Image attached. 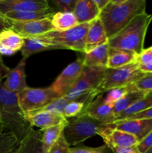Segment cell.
I'll return each instance as SVG.
<instances>
[{"label":"cell","instance_id":"1","mask_svg":"<svg viewBox=\"0 0 152 153\" xmlns=\"http://www.w3.org/2000/svg\"><path fill=\"white\" fill-rule=\"evenodd\" d=\"M145 0H110L98 17L110 38L125 28L135 16L145 12Z\"/></svg>","mask_w":152,"mask_h":153},{"label":"cell","instance_id":"2","mask_svg":"<svg viewBox=\"0 0 152 153\" xmlns=\"http://www.w3.org/2000/svg\"><path fill=\"white\" fill-rule=\"evenodd\" d=\"M151 21L152 15L146 12L137 15L125 28L108 39L109 46L139 55L145 49V38Z\"/></svg>","mask_w":152,"mask_h":153},{"label":"cell","instance_id":"3","mask_svg":"<svg viewBox=\"0 0 152 153\" xmlns=\"http://www.w3.org/2000/svg\"><path fill=\"white\" fill-rule=\"evenodd\" d=\"M0 118L4 128L11 132L20 142L31 126L21 108L17 94L7 91L0 82Z\"/></svg>","mask_w":152,"mask_h":153},{"label":"cell","instance_id":"4","mask_svg":"<svg viewBox=\"0 0 152 153\" xmlns=\"http://www.w3.org/2000/svg\"><path fill=\"white\" fill-rule=\"evenodd\" d=\"M89 23L79 24L66 31L52 30L43 35L38 36V37L46 43L56 46L58 49H70L84 54L86 37Z\"/></svg>","mask_w":152,"mask_h":153},{"label":"cell","instance_id":"5","mask_svg":"<svg viewBox=\"0 0 152 153\" xmlns=\"http://www.w3.org/2000/svg\"><path fill=\"white\" fill-rule=\"evenodd\" d=\"M103 125L86 114L69 121L63 133L69 145L75 146L98 134V130Z\"/></svg>","mask_w":152,"mask_h":153},{"label":"cell","instance_id":"6","mask_svg":"<svg viewBox=\"0 0 152 153\" xmlns=\"http://www.w3.org/2000/svg\"><path fill=\"white\" fill-rule=\"evenodd\" d=\"M145 73L139 69L138 64L134 62L116 69H107L104 80L98 88L100 94L112 89L131 85L142 77Z\"/></svg>","mask_w":152,"mask_h":153},{"label":"cell","instance_id":"7","mask_svg":"<svg viewBox=\"0 0 152 153\" xmlns=\"http://www.w3.org/2000/svg\"><path fill=\"white\" fill-rule=\"evenodd\" d=\"M106 70L104 67H83L77 80L63 97L71 102L98 90L104 80Z\"/></svg>","mask_w":152,"mask_h":153},{"label":"cell","instance_id":"8","mask_svg":"<svg viewBox=\"0 0 152 153\" xmlns=\"http://www.w3.org/2000/svg\"><path fill=\"white\" fill-rule=\"evenodd\" d=\"M19 105L25 114L37 111L59 98L52 87L34 88L28 87L17 94Z\"/></svg>","mask_w":152,"mask_h":153},{"label":"cell","instance_id":"9","mask_svg":"<svg viewBox=\"0 0 152 153\" xmlns=\"http://www.w3.org/2000/svg\"><path fill=\"white\" fill-rule=\"evenodd\" d=\"M83 68V58H78L69 64L58 76L51 85L52 89L59 97H63L74 85L79 78Z\"/></svg>","mask_w":152,"mask_h":153},{"label":"cell","instance_id":"10","mask_svg":"<svg viewBox=\"0 0 152 153\" xmlns=\"http://www.w3.org/2000/svg\"><path fill=\"white\" fill-rule=\"evenodd\" d=\"M98 134L102 137L106 146L110 149L134 147L139 143V140L135 136L116 129L110 124H104L98 130Z\"/></svg>","mask_w":152,"mask_h":153},{"label":"cell","instance_id":"11","mask_svg":"<svg viewBox=\"0 0 152 153\" xmlns=\"http://www.w3.org/2000/svg\"><path fill=\"white\" fill-rule=\"evenodd\" d=\"M54 12L46 0H0V15L13 12Z\"/></svg>","mask_w":152,"mask_h":153},{"label":"cell","instance_id":"12","mask_svg":"<svg viewBox=\"0 0 152 153\" xmlns=\"http://www.w3.org/2000/svg\"><path fill=\"white\" fill-rule=\"evenodd\" d=\"M51 19L52 18H46L25 22L8 21L10 22V28L18 33L23 38H25L38 37L54 30Z\"/></svg>","mask_w":152,"mask_h":153},{"label":"cell","instance_id":"13","mask_svg":"<svg viewBox=\"0 0 152 153\" xmlns=\"http://www.w3.org/2000/svg\"><path fill=\"white\" fill-rule=\"evenodd\" d=\"M110 125L116 129L135 136L139 143L152 131V119H124Z\"/></svg>","mask_w":152,"mask_h":153},{"label":"cell","instance_id":"14","mask_svg":"<svg viewBox=\"0 0 152 153\" xmlns=\"http://www.w3.org/2000/svg\"><path fill=\"white\" fill-rule=\"evenodd\" d=\"M26 58H22L16 67L10 69L3 82V85L7 91L14 94H19L28 88L25 79V64Z\"/></svg>","mask_w":152,"mask_h":153},{"label":"cell","instance_id":"15","mask_svg":"<svg viewBox=\"0 0 152 153\" xmlns=\"http://www.w3.org/2000/svg\"><path fill=\"white\" fill-rule=\"evenodd\" d=\"M86 114L103 124H111L114 122L113 106L107 104L104 94H100L90 103Z\"/></svg>","mask_w":152,"mask_h":153},{"label":"cell","instance_id":"16","mask_svg":"<svg viewBox=\"0 0 152 153\" xmlns=\"http://www.w3.org/2000/svg\"><path fill=\"white\" fill-rule=\"evenodd\" d=\"M25 117L31 127H37L40 130H45L69 121L63 115L55 114L48 111L31 112L25 114Z\"/></svg>","mask_w":152,"mask_h":153},{"label":"cell","instance_id":"17","mask_svg":"<svg viewBox=\"0 0 152 153\" xmlns=\"http://www.w3.org/2000/svg\"><path fill=\"white\" fill-rule=\"evenodd\" d=\"M24 46V38L12 28L0 32V55H13L21 51Z\"/></svg>","mask_w":152,"mask_h":153},{"label":"cell","instance_id":"18","mask_svg":"<svg viewBox=\"0 0 152 153\" xmlns=\"http://www.w3.org/2000/svg\"><path fill=\"white\" fill-rule=\"evenodd\" d=\"M108 38L105 29L99 17L89 23L85 44V53L92 50L98 46L107 43Z\"/></svg>","mask_w":152,"mask_h":153},{"label":"cell","instance_id":"19","mask_svg":"<svg viewBox=\"0 0 152 153\" xmlns=\"http://www.w3.org/2000/svg\"><path fill=\"white\" fill-rule=\"evenodd\" d=\"M42 137L43 131L34 130L31 127L13 153H44Z\"/></svg>","mask_w":152,"mask_h":153},{"label":"cell","instance_id":"20","mask_svg":"<svg viewBox=\"0 0 152 153\" xmlns=\"http://www.w3.org/2000/svg\"><path fill=\"white\" fill-rule=\"evenodd\" d=\"M73 13L78 24L89 23L99 16L100 10L92 0H77Z\"/></svg>","mask_w":152,"mask_h":153},{"label":"cell","instance_id":"21","mask_svg":"<svg viewBox=\"0 0 152 153\" xmlns=\"http://www.w3.org/2000/svg\"><path fill=\"white\" fill-rule=\"evenodd\" d=\"M109 49L108 43H106L85 53L83 58V67L107 68Z\"/></svg>","mask_w":152,"mask_h":153},{"label":"cell","instance_id":"22","mask_svg":"<svg viewBox=\"0 0 152 153\" xmlns=\"http://www.w3.org/2000/svg\"><path fill=\"white\" fill-rule=\"evenodd\" d=\"M137 55L131 51L110 47L107 69H116L132 64L136 61Z\"/></svg>","mask_w":152,"mask_h":153},{"label":"cell","instance_id":"23","mask_svg":"<svg viewBox=\"0 0 152 153\" xmlns=\"http://www.w3.org/2000/svg\"><path fill=\"white\" fill-rule=\"evenodd\" d=\"M51 49H58L56 46L46 43L40 37H25L24 38V46L21 49L22 58H28L34 54Z\"/></svg>","mask_w":152,"mask_h":153},{"label":"cell","instance_id":"24","mask_svg":"<svg viewBox=\"0 0 152 153\" xmlns=\"http://www.w3.org/2000/svg\"><path fill=\"white\" fill-rule=\"evenodd\" d=\"M152 107V91L150 92H147L145 94L144 97H142L139 100L131 105L130 107L125 109L124 111L119 114L116 118H115L114 122L118 120H121L126 119V118L132 116V115L138 114L139 112L145 111L147 109L150 108ZM113 122V123H114Z\"/></svg>","mask_w":152,"mask_h":153},{"label":"cell","instance_id":"25","mask_svg":"<svg viewBox=\"0 0 152 153\" xmlns=\"http://www.w3.org/2000/svg\"><path fill=\"white\" fill-rule=\"evenodd\" d=\"M52 24L54 30L66 31L79 25L73 12L58 11L52 16Z\"/></svg>","mask_w":152,"mask_h":153},{"label":"cell","instance_id":"26","mask_svg":"<svg viewBox=\"0 0 152 153\" xmlns=\"http://www.w3.org/2000/svg\"><path fill=\"white\" fill-rule=\"evenodd\" d=\"M54 12L48 11H25V12H13L1 15L6 19L15 22H25V21L37 20L46 18H52Z\"/></svg>","mask_w":152,"mask_h":153},{"label":"cell","instance_id":"27","mask_svg":"<svg viewBox=\"0 0 152 153\" xmlns=\"http://www.w3.org/2000/svg\"><path fill=\"white\" fill-rule=\"evenodd\" d=\"M134 86V85H133ZM147 92H144V91H139V90L136 89L134 87L131 91H130L125 97L122 99H121L119 101L115 103L113 106V115H114V120L115 118L122 113V111L128 108V107L134 104L135 102L141 99L142 97H144L145 94Z\"/></svg>","mask_w":152,"mask_h":153},{"label":"cell","instance_id":"28","mask_svg":"<svg viewBox=\"0 0 152 153\" xmlns=\"http://www.w3.org/2000/svg\"><path fill=\"white\" fill-rule=\"evenodd\" d=\"M68 123L69 121L67 123L55 126L46 128L45 130H41L43 131L42 141H43V147L44 153H48L49 152L52 146L55 144V142L58 140L60 136L61 135Z\"/></svg>","mask_w":152,"mask_h":153},{"label":"cell","instance_id":"29","mask_svg":"<svg viewBox=\"0 0 152 153\" xmlns=\"http://www.w3.org/2000/svg\"><path fill=\"white\" fill-rule=\"evenodd\" d=\"M88 107L83 102L79 100H73L68 103L63 111V117L65 118H75L82 114H86Z\"/></svg>","mask_w":152,"mask_h":153},{"label":"cell","instance_id":"30","mask_svg":"<svg viewBox=\"0 0 152 153\" xmlns=\"http://www.w3.org/2000/svg\"><path fill=\"white\" fill-rule=\"evenodd\" d=\"M19 141L11 132H0V153H13Z\"/></svg>","mask_w":152,"mask_h":153},{"label":"cell","instance_id":"31","mask_svg":"<svg viewBox=\"0 0 152 153\" xmlns=\"http://www.w3.org/2000/svg\"><path fill=\"white\" fill-rule=\"evenodd\" d=\"M69 102H70L65 97H60L59 98L54 100L53 102L49 103V105L45 106L44 108H43L40 109V110L34 112L48 111L51 112V113L52 114H55L63 115L64 109H65L66 106L68 105Z\"/></svg>","mask_w":152,"mask_h":153},{"label":"cell","instance_id":"32","mask_svg":"<svg viewBox=\"0 0 152 153\" xmlns=\"http://www.w3.org/2000/svg\"><path fill=\"white\" fill-rule=\"evenodd\" d=\"M133 88H134V86L133 85H131L126 87H122V88H114V89L107 91V96L105 97L106 102L110 105L113 106L115 103L123 98Z\"/></svg>","mask_w":152,"mask_h":153},{"label":"cell","instance_id":"33","mask_svg":"<svg viewBox=\"0 0 152 153\" xmlns=\"http://www.w3.org/2000/svg\"><path fill=\"white\" fill-rule=\"evenodd\" d=\"M136 89L144 92L152 91V73H145L139 80L132 84Z\"/></svg>","mask_w":152,"mask_h":153},{"label":"cell","instance_id":"34","mask_svg":"<svg viewBox=\"0 0 152 153\" xmlns=\"http://www.w3.org/2000/svg\"><path fill=\"white\" fill-rule=\"evenodd\" d=\"M69 149L70 146L67 143L63 133H62L48 153H69Z\"/></svg>","mask_w":152,"mask_h":153},{"label":"cell","instance_id":"35","mask_svg":"<svg viewBox=\"0 0 152 153\" xmlns=\"http://www.w3.org/2000/svg\"><path fill=\"white\" fill-rule=\"evenodd\" d=\"M52 2L60 9L59 11L73 12L77 0H52Z\"/></svg>","mask_w":152,"mask_h":153},{"label":"cell","instance_id":"36","mask_svg":"<svg viewBox=\"0 0 152 153\" xmlns=\"http://www.w3.org/2000/svg\"><path fill=\"white\" fill-rule=\"evenodd\" d=\"M136 62L138 64H148L152 63V46L144 49L141 54L137 55Z\"/></svg>","mask_w":152,"mask_h":153},{"label":"cell","instance_id":"37","mask_svg":"<svg viewBox=\"0 0 152 153\" xmlns=\"http://www.w3.org/2000/svg\"><path fill=\"white\" fill-rule=\"evenodd\" d=\"M152 147V131L137 144V149L139 153H145Z\"/></svg>","mask_w":152,"mask_h":153},{"label":"cell","instance_id":"38","mask_svg":"<svg viewBox=\"0 0 152 153\" xmlns=\"http://www.w3.org/2000/svg\"><path fill=\"white\" fill-rule=\"evenodd\" d=\"M105 146H101L98 148L90 147H70L69 153H105L104 152Z\"/></svg>","mask_w":152,"mask_h":153},{"label":"cell","instance_id":"39","mask_svg":"<svg viewBox=\"0 0 152 153\" xmlns=\"http://www.w3.org/2000/svg\"><path fill=\"white\" fill-rule=\"evenodd\" d=\"M126 119H152V107L147 110L132 115Z\"/></svg>","mask_w":152,"mask_h":153},{"label":"cell","instance_id":"40","mask_svg":"<svg viewBox=\"0 0 152 153\" xmlns=\"http://www.w3.org/2000/svg\"><path fill=\"white\" fill-rule=\"evenodd\" d=\"M10 69V68H9L4 64V61L2 59V55H0V82H1L3 79L7 77Z\"/></svg>","mask_w":152,"mask_h":153},{"label":"cell","instance_id":"41","mask_svg":"<svg viewBox=\"0 0 152 153\" xmlns=\"http://www.w3.org/2000/svg\"><path fill=\"white\" fill-rule=\"evenodd\" d=\"M114 153H139L137 149V146L129 148H114L111 149Z\"/></svg>","mask_w":152,"mask_h":153},{"label":"cell","instance_id":"42","mask_svg":"<svg viewBox=\"0 0 152 153\" xmlns=\"http://www.w3.org/2000/svg\"><path fill=\"white\" fill-rule=\"evenodd\" d=\"M7 28H10V22L7 19H6L5 18L0 15V32H1L4 30L7 29Z\"/></svg>","mask_w":152,"mask_h":153},{"label":"cell","instance_id":"43","mask_svg":"<svg viewBox=\"0 0 152 153\" xmlns=\"http://www.w3.org/2000/svg\"><path fill=\"white\" fill-rule=\"evenodd\" d=\"M92 1L95 3V5L97 6L98 10L101 11L104 7H106L107 5V4L110 2V0H92Z\"/></svg>","mask_w":152,"mask_h":153},{"label":"cell","instance_id":"44","mask_svg":"<svg viewBox=\"0 0 152 153\" xmlns=\"http://www.w3.org/2000/svg\"><path fill=\"white\" fill-rule=\"evenodd\" d=\"M139 69L145 73H152V63L148 64H138Z\"/></svg>","mask_w":152,"mask_h":153},{"label":"cell","instance_id":"45","mask_svg":"<svg viewBox=\"0 0 152 153\" xmlns=\"http://www.w3.org/2000/svg\"><path fill=\"white\" fill-rule=\"evenodd\" d=\"M4 126H3L2 122H1V118H0V132H3V131H4Z\"/></svg>","mask_w":152,"mask_h":153},{"label":"cell","instance_id":"46","mask_svg":"<svg viewBox=\"0 0 152 153\" xmlns=\"http://www.w3.org/2000/svg\"><path fill=\"white\" fill-rule=\"evenodd\" d=\"M145 153H152V147L151 148V149H149L148 151H147V152H146Z\"/></svg>","mask_w":152,"mask_h":153}]
</instances>
